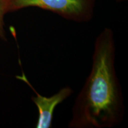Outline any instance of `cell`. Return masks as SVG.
Instances as JSON below:
<instances>
[{
    "instance_id": "277c9868",
    "label": "cell",
    "mask_w": 128,
    "mask_h": 128,
    "mask_svg": "<svg viewBox=\"0 0 128 128\" xmlns=\"http://www.w3.org/2000/svg\"><path fill=\"white\" fill-rule=\"evenodd\" d=\"M8 12V0H0V39L7 40L4 30V16Z\"/></svg>"
},
{
    "instance_id": "3957f363",
    "label": "cell",
    "mask_w": 128,
    "mask_h": 128,
    "mask_svg": "<svg viewBox=\"0 0 128 128\" xmlns=\"http://www.w3.org/2000/svg\"><path fill=\"white\" fill-rule=\"evenodd\" d=\"M16 78L26 83L36 94L31 98L32 102L38 108L39 113L36 128H50L56 108L72 95L73 93L72 89L67 86L62 88L58 92L50 97H45L40 94L34 88L24 72L22 76H17Z\"/></svg>"
},
{
    "instance_id": "6da1fadb",
    "label": "cell",
    "mask_w": 128,
    "mask_h": 128,
    "mask_svg": "<svg viewBox=\"0 0 128 128\" xmlns=\"http://www.w3.org/2000/svg\"><path fill=\"white\" fill-rule=\"evenodd\" d=\"M113 32L106 28L96 38L90 72L75 100L70 128H112L124 118V98L115 68Z\"/></svg>"
},
{
    "instance_id": "5b68a950",
    "label": "cell",
    "mask_w": 128,
    "mask_h": 128,
    "mask_svg": "<svg viewBox=\"0 0 128 128\" xmlns=\"http://www.w3.org/2000/svg\"><path fill=\"white\" fill-rule=\"evenodd\" d=\"M116 2H124V1H126L127 0H116Z\"/></svg>"
},
{
    "instance_id": "7a4b0ae2",
    "label": "cell",
    "mask_w": 128,
    "mask_h": 128,
    "mask_svg": "<svg viewBox=\"0 0 128 128\" xmlns=\"http://www.w3.org/2000/svg\"><path fill=\"white\" fill-rule=\"evenodd\" d=\"M96 0H8V12L37 7L56 14L67 20L88 22L93 18Z\"/></svg>"
}]
</instances>
